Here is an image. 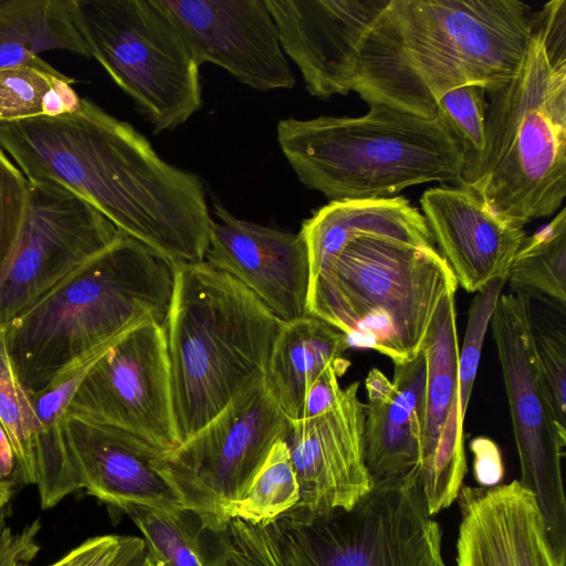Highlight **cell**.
<instances>
[{"mask_svg":"<svg viewBox=\"0 0 566 566\" xmlns=\"http://www.w3.org/2000/svg\"><path fill=\"white\" fill-rule=\"evenodd\" d=\"M0 148L29 181L69 189L170 264L205 261L212 216L200 178L91 99L74 113L0 124Z\"/></svg>","mask_w":566,"mask_h":566,"instance_id":"6da1fadb","label":"cell"},{"mask_svg":"<svg viewBox=\"0 0 566 566\" xmlns=\"http://www.w3.org/2000/svg\"><path fill=\"white\" fill-rule=\"evenodd\" d=\"M534 12L520 0H390L361 45L353 92L427 119L455 87L494 92L516 74Z\"/></svg>","mask_w":566,"mask_h":566,"instance_id":"7a4b0ae2","label":"cell"},{"mask_svg":"<svg viewBox=\"0 0 566 566\" xmlns=\"http://www.w3.org/2000/svg\"><path fill=\"white\" fill-rule=\"evenodd\" d=\"M489 95L484 147L460 185L521 226L552 216L566 197V0L535 10L516 74Z\"/></svg>","mask_w":566,"mask_h":566,"instance_id":"3957f363","label":"cell"},{"mask_svg":"<svg viewBox=\"0 0 566 566\" xmlns=\"http://www.w3.org/2000/svg\"><path fill=\"white\" fill-rule=\"evenodd\" d=\"M172 292V265L120 233L2 329L18 378L36 392L134 327L164 326Z\"/></svg>","mask_w":566,"mask_h":566,"instance_id":"277c9868","label":"cell"},{"mask_svg":"<svg viewBox=\"0 0 566 566\" xmlns=\"http://www.w3.org/2000/svg\"><path fill=\"white\" fill-rule=\"evenodd\" d=\"M171 265L174 292L164 329L181 443L263 380L284 323L206 261Z\"/></svg>","mask_w":566,"mask_h":566,"instance_id":"5b68a950","label":"cell"},{"mask_svg":"<svg viewBox=\"0 0 566 566\" xmlns=\"http://www.w3.org/2000/svg\"><path fill=\"white\" fill-rule=\"evenodd\" d=\"M276 139L297 179L331 201L390 198L433 181L457 186L465 164L438 115L427 119L384 105L359 117L283 118Z\"/></svg>","mask_w":566,"mask_h":566,"instance_id":"8992f818","label":"cell"},{"mask_svg":"<svg viewBox=\"0 0 566 566\" xmlns=\"http://www.w3.org/2000/svg\"><path fill=\"white\" fill-rule=\"evenodd\" d=\"M458 287L436 247L365 235L324 260L307 312L395 364L415 359L440 302Z\"/></svg>","mask_w":566,"mask_h":566,"instance_id":"52a82bcc","label":"cell"},{"mask_svg":"<svg viewBox=\"0 0 566 566\" xmlns=\"http://www.w3.org/2000/svg\"><path fill=\"white\" fill-rule=\"evenodd\" d=\"M232 545L261 566H446L420 471L373 482L349 510L298 506L262 524L231 518Z\"/></svg>","mask_w":566,"mask_h":566,"instance_id":"ba28073f","label":"cell"},{"mask_svg":"<svg viewBox=\"0 0 566 566\" xmlns=\"http://www.w3.org/2000/svg\"><path fill=\"white\" fill-rule=\"evenodd\" d=\"M74 20L94 57L155 133L202 105L199 65L156 0H74Z\"/></svg>","mask_w":566,"mask_h":566,"instance_id":"9c48e42d","label":"cell"},{"mask_svg":"<svg viewBox=\"0 0 566 566\" xmlns=\"http://www.w3.org/2000/svg\"><path fill=\"white\" fill-rule=\"evenodd\" d=\"M490 326L520 461L518 482L535 495L552 549L565 566L566 499L562 462L566 427L558 421L539 377L530 296L501 294Z\"/></svg>","mask_w":566,"mask_h":566,"instance_id":"30bf717a","label":"cell"},{"mask_svg":"<svg viewBox=\"0 0 566 566\" xmlns=\"http://www.w3.org/2000/svg\"><path fill=\"white\" fill-rule=\"evenodd\" d=\"M291 420L263 380L237 396L199 431L166 452L158 470L185 509L214 528H226L227 512L247 489Z\"/></svg>","mask_w":566,"mask_h":566,"instance_id":"8fae6325","label":"cell"},{"mask_svg":"<svg viewBox=\"0 0 566 566\" xmlns=\"http://www.w3.org/2000/svg\"><path fill=\"white\" fill-rule=\"evenodd\" d=\"M120 232L87 201L52 181H29L21 230L0 281V331Z\"/></svg>","mask_w":566,"mask_h":566,"instance_id":"7c38bea8","label":"cell"},{"mask_svg":"<svg viewBox=\"0 0 566 566\" xmlns=\"http://www.w3.org/2000/svg\"><path fill=\"white\" fill-rule=\"evenodd\" d=\"M65 415L130 433L163 452L179 444L164 326L143 323L90 368Z\"/></svg>","mask_w":566,"mask_h":566,"instance_id":"4fadbf2b","label":"cell"},{"mask_svg":"<svg viewBox=\"0 0 566 566\" xmlns=\"http://www.w3.org/2000/svg\"><path fill=\"white\" fill-rule=\"evenodd\" d=\"M156 1L199 66L214 64L258 91L295 86L266 0Z\"/></svg>","mask_w":566,"mask_h":566,"instance_id":"5bb4252c","label":"cell"},{"mask_svg":"<svg viewBox=\"0 0 566 566\" xmlns=\"http://www.w3.org/2000/svg\"><path fill=\"white\" fill-rule=\"evenodd\" d=\"M390 0H266L282 49L307 92L327 99L353 91L361 45Z\"/></svg>","mask_w":566,"mask_h":566,"instance_id":"9a60e30c","label":"cell"},{"mask_svg":"<svg viewBox=\"0 0 566 566\" xmlns=\"http://www.w3.org/2000/svg\"><path fill=\"white\" fill-rule=\"evenodd\" d=\"M358 388L355 381L323 412L291 421L284 438L300 484L296 506L310 513L349 510L371 488Z\"/></svg>","mask_w":566,"mask_h":566,"instance_id":"2e32d148","label":"cell"},{"mask_svg":"<svg viewBox=\"0 0 566 566\" xmlns=\"http://www.w3.org/2000/svg\"><path fill=\"white\" fill-rule=\"evenodd\" d=\"M213 214L205 261L240 282L281 322L306 316L311 266L302 233L240 219L219 202Z\"/></svg>","mask_w":566,"mask_h":566,"instance_id":"e0dca14e","label":"cell"},{"mask_svg":"<svg viewBox=\"0 0 566 566\" xmlns=\"http://www.w3.org/2000/svg\"><path fill=\"white\" fill-rule=\"evenodd\" d=\"M454 294L448 293L440 302L421 348L427 389L420 481L432 516L458 499L467 472Z\"/></svg>","mask_w":566,"mask_h":566,"instance_id":"ac0fdd59","label":"cell"},{"mask_svg":"<svg viewBox=\"0 0 566 566\" xmlns=\"http://www.w3.org/2000/svg\"><path fill=\"white\" fill-rule=\"evenodd\" d=\"M423 217L458 284L476 293L506 280L524 226L499 214L474 189L429 188L420 198Z\"/></svg>","mask_w":566,"mask_h":566,"instance_id":"d6986e66","label":"cell"},{"mask_svg":"<svg viewBox=\"0 0 566 566\" xmlns=\"http://www.w3.org/2000/svg\"><path fill=\"white\" fill-rule=\"evenodd\" d=\"M61 428L81 489L122 512L130 505L172 511L182 502L158 470L165 452L112 427L64 415Z\"/></svg>","mask_w":566,"mask_h":566,"instance_id":"ffe728a7","label":"cell"},{"mask_svg":"<svg viewBox=\"0 0 566 566\" xmlns=\"http://www.w3.org/2000/svg\"><path fill=\"white\" fill-rule=\"evenodd\" d=\"M457 566H562L549 544L535 495L518 480L462 485Z\"/></svg>","mask_w":566,"mask_h":566,"instance_id":"44dd1931","label":"cell"},{"mask_svg":"<svg viewBox=\"0 0 566 566\" xmlns=\"http://www.w3.org/2000/svg\"><path fill=\"white\" fill-rule=\"evenodd\" d=\"M365 388L364 458L371 483L420 471L427 389L422 352L395 364L391 380L370 369Z\"/></svg>","mask_w":566,"mask_h":566,"instance_id":"7402d4cb","label":"cell"},{"mask_svg":"<svg viewBox=\"0 0 566 566\" xmlns=\"http://www.w3.org/2000/svg\"><path fill=\"white\" fill-rule=\"evenodd\" d=\"M300 232L307 247L311 277L324 260L365 235L436 247L423 214L400 196L331 201L304 220Z\"/></svg>","mask_w":566,"mask_h":566,"instance_id":"603a6c76","label":"cell"},{"mask_svg":"<svg viewBox=\"0 0 566 566\" xmlns=\"http://www.w3.org/2000/svg\"><path fill=\"white\" fill-rule=\"evenodd\" d=\"M348 347L345 334L311 314L283 324L263 382L291 421L303 417L307 391L318 376L329 365L346 361Z\"/></svg>","mask_w":566,"mask_h":566,"instance_id":"cb8c5ba5","label":"cell"},{"mask_svg":"<svg viewBox=\"0 0 566 566\" xmlns=\"http://www.w3.org/2000/svg\"><path fill=\"white\" fill-rule=\"evenodd\" d=\"M48 50L91 57L74 0H0V67L31 63Z\"/></svg>","mask_w":566,"mask_h":566,"instance_id":"d4e9b609","label":"cell"},{"mask_svg":"<svg viewBox=\"0 0 566 566\" xmlns=\"http://www.w3.org/2000/svg\"><path fill=\"white\" fill-rule=\"evenodd\" d=\"M123 512L142 532L151 566H219L230 545L228 525L214 528L189 509L130 505Z\"/></svg>","mask_w":566,"mask_h":566,"instance_id":"484cf974","label":"cell"},{"mask_svg":"<svg viewBox=\"0 0 566 566\" xmlns=\"http://www.w3.org/2000/svg\"><path fill=\"white\" fill-rule=\"evenodd\" d=\"M74 82L41 57L0 67V124L76 112L82 97Z\"/></svg>","mask_w":566,"mask_h":566,"instance_id":"4316f807","label":"cell"},{"mask_svg":"<svg viewBox=\"0 0 566 566\" xmlns=\"http://www.w3.org/2000/svg\"><path fill=\"white\" fill-rule=\"evenodd\" d=\"M513 293L544 297L565 312L566 209L531 237L515 253L507 276Z\"/></svg>","mask_w":566,"mask_h":566,"instance_id":"83f0119b","label":"cell"},{"mask_svg":"<svg viewBox=\"0 0 566 566\" xmlns=\"http://www.w3.org/2000/svg\"><path fill=\"white\" fill-rule=\"evenodd\" d=\"M300 496L298 480L283 439L273 446L244 492L230 505L227 518L266 523L295 507Z\"/></svg>","mask_w":566,"mask_h":566,"instance_id":"f1b7e54d","label":"cell"},{"mask_svg":"<svg viewBox=\"0 0 566 566\" xmlns=\"http://www.w3.org/2000/svg\"><path fill=\"white\" fill-rule=\"evenodd\" d=\"M0 422L12 446L23 485H33V447L39 423L30 392L23 387L6 349L0 331Z\"/></svg>","mask_w":566,"mask_h":566,"instance_id":"f546056e","label":"cell"},{"mask_svg":"<svg viewBox=\"0 0 566 566\" xmlns=\"http://www.w3.org/2000/svg\"><path fill=\"white\" fill-rule=\"evenodd\" d=\"M486 94L484 85L467 84L447 92L437 104L436 115L462 146L465 164L484 147Z\"/></svg>","mask_w":566,"mask_h":566,"instance_id":"4dcf8cb0","label":"cell"},{"mask_svg":"<svg viewBox=\"0 0 566 566\" xmlns=\"http://www.w3.org/2000/svg\"><path fill=\"white\" fill-rule=\"evenodd\" d=\"M505 284L506 280H499L489 284L475 293L470 304L458 369L460 409L463 418H465L476 377L486 331Z\"/></svg>","mask_w":566,"mask_h":566,"instance_id":"1f68e13d","label":"cell"},{"mask_svg":"<svg viewBox=\"0 0 566 566\" xmlns=\"http://www.w3.org/2000/svg\"><path fill=\"white\" fill-rule=\"evenodd\" d=\"M29 180L0 148V281L23 222Z\"/></svg>","mask_w":566,"mask_h":566,"instance_id":"d6a6232c","label":"cell"},{"mask_svg":"<svg viewBox=\"0 0 566 566\" xmlns=\"http://www.w3.org/2000/svg\"><path fill=\"white\" fill-rule=\"evenodd\" d=\"M541 380L558 421L566 427V336L563 329L534 331Z\"/></svg>","mask_w":566,"mask_h":566,"instance_id":"836d02e7","label":"cell"},{"mask_svg":"<svg viewBox=\"0 0 566 566\" xmlns=\"http://www.w3.org/2000/svg\"><path fill=\"white\" fill-rule=\"evenodd\" d=\"M40 530L41 523L36 518L14 532L4 511L0 510V566H30L41 549Z\"/></svg>","mask_w":566,"mask_h":566,"instance_id":"e575fe53","label":"cell"},{"mask_svg":"<svg viewBox=\"0 0 566 566\" xmlns=\"http://www.w3.org/2000/svg\"><path fill=\"white\" fill-rule=\"evenodd\" d=\"M348 366V360L333 364L318 376L307 391L302 418L313 417L323 412L338 399L342 392L338 378L346 371Z\"/></svg>","mask_w":566,"mask_h":566,"instance_id":"d590c367","label":"cell"},{"mask_svg":"<svg viewBox=\"0 0 566 566\" xmlns=\"http://www.w3.org/2000/svg\"><path fill=\"white\" fill-rule=\"evenodd\" d=\"M470 449L473 454V474L479 486L501 484L504 465L496 443L489 438L478 437L470 442Z\"/></svg>","mask_w":566,"mask_h":566,"instance_id":"8d00e7d4","label":"cell"},{"mask_svg":"<svg viewBox=\"0 0 566 566\" xmlns=\"http://www.w3.org/2000/svg\"><path fill=\"white\" fill-rule=\"evenodd\" d=\"M23 485L17 459L3 426L0 422V510L10 503Z\"/></svg>","mask_w":566,"mask_h":566,"instance_id":"74e56055","label":"cell"},{"mask_svg":"<svg viewBox=\"0 0 566 566\" xmlns=\"http://www.w3.org/2000/svg\"><path fill=\"white\" fill-rule=\"evenodd\" d=\"M122 535H101L87 538L77 547L72 566H108L115 557Z\"/></svg>","mask_w":566,"mask_h":566,"instance_id":"f35d334b","label":"cell"},{"mask_svg":"<svg viewBox=\"0 0 566 566\" xmlns=\"http://www.w3.org/2000/svg\"><path fill=\"white\" fill-rule=\"evenodd\" d=\"M108 566H151L144 539L122 536L118 551Z\"/></svg>","mask_w":566,"mask_h":566,"instance_id":"ab89813d","label":"cell"},{"mask_svg":"<svg viewBox=\"0 0 566 566\" xmlns=\"http://www.w3.org/2000/svg\"><path fill=\"white\" fill-rule=\"evenodd\" d=\"M230 536V535H229ZM219 566H261L238 551L231 543Z\"/></svg>","mask_w":566,"mask_h":566,"instance_id":"60d3db41","label":"cell"},{"mask_svg":"<svg viewBox=\"0 0 566 566\" xmlns=\"http://www.w3.org/2000/svg\"><path fill=\"white\" fill-rule=\"evenodd\" d=\"M77 555V547L71 549L67 554L49 566H72Z\"/></svg>","mask_w":566,"mask_h":566,"instance_id":"b9f144b4","label":"cell"}]
</instances>
